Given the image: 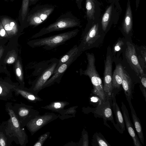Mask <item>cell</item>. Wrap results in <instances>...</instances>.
<instances>
[{"mask_svg": "<svg viewBox=\"0 0 146 146\" xmlns=\"http://www.w3.org/2000/svg\"><path fill=\"white\" fill-rule=\"evenodd\" d=\"M50 132H47L41 135L38 141L34 145V146H41L49 135Z\"/></svg>", "mask_w": 146, "mask_h": 146, "instance_id": "obj_29", "label": "cell"}, {"mask_svg": "<svg viewBox=\"0 0 146 146\" xmlns=\"http://www.w3.org/2000/svg\"><path fill=\"white\" fill-rule=\"evenodd\" d=\"M98 100H99L100 101V99L98 97V98L95 97H92V98H91V101L93 102H96Z\"/></svg>", "mask_w": 146, "mask_h": 146, "instance_id": "obj_38", "label": "cell"}, {"mask_svg": "<svg viewBox=\"0 0 146 146\" xmlns=\"http://www.w3.org/2000/svg\"><path fill=\"white\" fill-rule=\"evenodd\" d=\"M125 55L128 62L137 74L141 76H143V71L138 61L135 47L132 44L127 43Z\"/></svg>", "mask_w": 146, "mask_h": 146, "instance_id": "obj_13", "label": "cell"}, {"mask_svg": "<svg viewBox=\"0 0 146 146\" xmlns=\"http://www.w3.org/2000/svg\"><path fill=\"white\" fill-rule=\"evenodd\" d=\"M55 6L49 4L37 5L29 11L27 15V26L37 27L44 22L54 11Z\"/></svg>", "mask_w": 146, "mask_h": 146, "instance_id": "obj_6", "label": "cell"}, {"mask_svg": "<svg viewBox=\"0 0 146 146\" xmlns=\"http://www.w3.org/2000/svg\"><path fill=\"white\" fill-rule=\"evenodd\" d=\"M76 108V107H74L69 108L68 109H67L66 110H64L60 113L61 114H74V113H75L76 112L75 109Z\"/></svg>", "mask_w": 146, "mask_h": 146, "instance_id": "obj_33", "label": "cell"}, {"mask_svg": "<svg viewBox=\"0 0 146 146\" xmlns=\"http://www.w3.org/2000/svg\"><path fill=\"white\" fill-rule=\"evenodd\" d=\"M5 106L10 118L1 124L7 134L17 144L25 146L28 141V136L13 110L12 103L7 102Z\"/></svg>", "mask_w": 146, "mask_h": 146, "instance_id": "obj_1", "label": "cell"}, {"mask_svg": "<svg viewBox=\"0 0 146 146\" xmlns=\"http://www.w3.org/2000/svg\"><path fill=\"white\" fill-rule=\"evenodd\" d=\"M72 1L75 0V3L79 9H81L82 8V3L83 0H72Z\"/></svg>", "mask_w": 146, "mask_h": 146, "instance_id": "obj_34", "label": "cell"}, {"mask_svg": "<svg viewBox=\"0 0 146 146\" xmlns=\"http://www.w3.org/2000/svg\"></svg>", "mask_w": 146, "mask_h": 146, "instance_id": "obj_43", "label": "cell"}, {"mask_svg": "<svg viewBox=\"0 0 146 146\" xmlns=\"http://www.w3.org/2000/svg\"><path fill=\"white\" fill-rule=\"evenodd\" d=\"M15 60V58L13 56L9 57L7 60V62L9 64H11L14 63Z\"/></svg>", "mask_w": 146, "mask_h": 146, "instance_id": "obj_36", "label": "cell"}, {"mask_svg": "<svg viewBox=\"0 0 146 146\" xmlns=\"http://www.w3.org/2000/svg\"><path fill=\"white\" fill-rule=\"evenodd\" d=\"M131 81L129 75L124 71L122 85L128 102L131 101L132 97Z\"/></svg>", "mask_w": 146, "mask_h": 146, "instance_id": "obj_24", "label": "cell"}, {"mask_svg": "<svg viewBox=\"0 0 146 146\" xmlns=\"http://www.w3.org/2000/svg\"><path fill=\"white\" fill-rule=\"evenodd\" d=\"M92 144L93 146H110L101 133L97 132L95 133L93 135Z\"/></svg>", "mask_w": 146, "mask_h": 146, "instance_id": "obj_28", "label": "cell"}, {"mask_svg": "<svg viewBox=\"0 0 146 146\" xmlns=\"http://www.w3.org/2000/svg\"><path fill=\"white\" fill-rule=\"evenodd\" d=\"M105 35L102 28L100 18L93 23H87L78 46L79 50L83 52L98 46L103 41Z\"/></svg>", "mask_w": 146, "mask_h": 146, "instance_id": "obj_2", "label": "cell"}, {"mask_svg": "<svg viewBox=\"0 0 146 146\" xmlns=\"http://www.w3.org/2000/svg\"><path fill=\"white\" fill-rule=\"evenodd\" d=\"M13 141V139L7 134L3 125L0 124V146H10Z\"/></svg>", "mask_w": 146, "mask_h": 146, "instance_id": "obj_27", "label": "cell"}, {"mask_svg": "<svg viewBox=\"0 0 146 146\" xmlns=\"http://www.w3.org/2000/svg\"><path fill=\"white\" fill-rule=\"evenodd\" d=\"M21 66L20 65L19 66H18L16 68V73L17 76L19 78L21 82H23V73L21 68Z\"/></svg>", "mask_w": 146, "mask_h": 146, "instance_id": "obj_31", "label": "cell"}, {"mask_svg": "<svg viewBox=\"0 0 146 146\" xmlns=\"http://www.w3.org/2000/svg\"><path fill=\"white\" fill-rule=\"evenodd\" d=\"M82 52L79 50L78 45H74L58 59V65L55 69L61 64L68 61L73 60L74 61Z\"/></svg>", "mask_w": 146, "mask_h": 146, "instance_id": "obj_19", "label": "cell"}, {"mask_svg": "<svg viewBox=\"0 0 146 146\" xmlns=\"http://www.w3.org/2000/svg\"><path fill=\"white\" fill-rule=\"evenodd\" d=\"M110 3H111L113 0H107Z\"/></svg>", "mask_w": 146, "mask_h": 146, "instance_id": "obj_41", "label": "cell"}, {"mask_svg": "<svg viewBox=\"0 0 146 146\" xmlns=\"http://www.w3.org/2000/svg\"><path fill=\"white\" fill-rule=\"evenodd\" d=\"M133 18L130 0H127L126 8L122 23V29L127 35L130 33L133 29Z\"/></svg>", "mask_w": 146, "mask_h": 146, "instance_id": "obj_17", "label": "cell"}, {"mask_svg": "<svg viewBox=\"0 0 146 146\" xmlns=\"http://www.w3.org/2000/svg\"><path fill=\"white\" fill-rule=\"evenodd\" d=\"M13 110L23 127L33 118L39 114V112L32 106L21 103L12 105Z\"/></svg>", "mask_w": 146, "mask_h": 146, "instance_id": "obj_9", "label": "cell"}, {"mask_svg": "<svg viewBox=\"0 0 146 146\" xmlns=\"http://www.w3.org/2000/svg\"><path fill=\"white\" fill-rule=\"evenodd\" d=\"M101 104L103 105L102 106L103 108L102 111L104 123L106 121H110L116 128V124L113 119L111 108L110 106V102L106 98L105 101L102 103Z\"/></svg>", "mask_w": 146, "mask_h": 146, "instance_id": "obj_25", "label": "cell"}, {"mask_svg": "<svg viewBox=\"0 0 146 146\" xmlns=\"http://www.w3.org/2000/svg\"><path fill=\"white\" fill-rule=\"evenodd\" d=\"M115 0V2H116V3H119V1L120 0Z\"/></svg>", "mask_w": 146, "mask_h": 146, "instance_id": "obj_42", "label": "cell"}, {"mask_svg": "<svg viewBox=\"0 0 146 146\" xmlns=\"http://www.w3.org/2000/svg\"><path fill=\"white\" fill-rule=\"evenodd\" d=\"M58 117L53 113H45L42 115L38 114L31 119L25 126L33 135L40 128Z\"/></svg>", "mask_w": 146, "mask_h": 146, "instance_id": "obj_10", "label": "cell"}, {"mask_svg": "<svg viewBox=\"0 0 146 146\" xmlns=\"http://www.w3.org/2000/svg\"><path fill=\"white\" fill-rule=\"evenodd\" d=\"M74 62L73 60L68 61L59 66L45 83L43 88L50 86L55 83H59L65 72Z\"/></svg>", "mask_w": 146, "mask_h": 146, "instance_id": "obj_15", "label": "cell"}, {"mask_svg": "<svg viewBox=\"0 0 146 146\" xmlns=\"http://www.w3.org/2000/svg\"><path fill=\"white\" fill-rule=\"evenodd\" d=\"M111 95L112 108L117 123L116 128L120 133H122L125 130V125L123 115L116 102L115 95L113 94H111Z\"/></svg>", "mask_w": 146, "mask_h": 146, "instance_id": "obj_16", "label": "cell"}, {"mask_svg": "<svg viewBox=\"0 0 146 146\" xmlns=\"http://www.w3.org/2000/svg\"><path fill=\"white\" fill-rule=\"evenodd\" d=\"M112 60L110 55L107 56L105 63L103 88L106 94L110 96L113 88L112 84Z\"/></svg>", "mask_w": 146, "mask_h": 146, "instance_id": "obj_12", "label": "cell"}, {"mask_svg": "<svg viewBox=\"0 0 146 146\" xmlns=\"http://www.w3.org/2000/svg\"><path fill=\"white\" fill-rule=\"evenodd\" d=\"M82 27L80 20L71 12H68L61 15L54 23L42 28L32 38H37L53 32Z\"/></svg>", "mask_w": 146, "mask_h": 146, "instance_id": "obj_3", "label": "cell"}, {"mask_svg": "<svg viewBox=\"0 0 146 146\" xmlns=\"http://www.w3.org/2000/svg\"><path fill=\"white\" fill-rule=\"evenodd\" d=\"M82 146H88L89 139L87 132L84 129H83L82 132Z\"/></svg>", "mask_w": 146, "mask_h": 146, "instance_id": "obj_30", "label": "cell"}, {"mask_svg": "<svg viewBox=\"0 0 146 146\" xmlns=\"http://www.w3.org/2000/svg\"><path fill=\"white\" fill-rule=\"evenodd\" d=\"M124 70L122 66H116L112 76V84L113 88L119 89L122 85V78Z\"/></svg>", "mask_w": 146, "mask_h": 146, "instance_id": "obj_23", "label": "cell"}, {"mask_svg": "<svg viewBox=\"0 0 146 146\" xmlns=\"http://www.w3.org/2000/svg\"><path fill=\"white\" fill-rule=\"evenodd\" d=\"M144 76V75H143ZM141 76V82L144 89L146 88V78L145 76Z\"/></svg>", "mask_w": 146, "mask_h": 146, "instance_id": "obj_35", "label": "cell"}, {"mask_svg": "<svg viewBox=\"0 0 146 146\" xmlns=\"http://www.w3.org/2000/svg\"><path fill=\"white\" fill-rule=\"evenodd\" d=\"M58 60V59L56 58H53L50 60L48 64L43 68V70L38 75L32 87L29 89L31 91L38 94V93L43 89L44 84L55 71Z\"/></svg>", "mask_w": 146, "mask_h": 146, "instance_id": "obj_8", "label": "cell"}, {"mask_svg": "<svg viewBox=\"0 0 146 146\" xmlns=\"http://www.w3.org/2000/svg\"><path fill=\"white\" fill-rule=\"evenodd\" d=\"M69 104L68 102H66L56 101L42 108L60 113L64 110V107Z\"/></svg>", "mask_w": 146, "mask_h": 146, "instance_id": "obj_26", "label": "cell"}, {"mask_svg": "<svg viewBox=\"0 0 146 146\" xmlns=\"http://www.w3.org/2000/svg\"><path fill=\"white\" fill-rule=\"evenodd\" d=\"M121 108L125 125L128 132L133 139L134 145L135 146H142L130 119L128 110L123 102H121Z\"/></svg>", "mask_w": 146, "mask_h": 146, "instance_id": "obj_14", "label": "cell"}, {"mask_svg": "<svg viewBox=\"0 0 146 146\" xmlns=\"http://www.w3.org/2000/svg\"><path fill=\"white\" fill-rule=\"evenodd\" d=\"M124 44V42L121 40H118L114 45L113 50L115 52L119 51L121 48V47Z\"/></svg>", "mask_w": 146, "mask_h": 146, "instance_id": "obj_32", "label": "cell"}, {"mask_svg": "<svg viewBox=\"0 0 146 146\" xmlns=\"http://www.w3.org/2000/svg\"><path fill=\"white\" fill-rule=\"evenodd\" d=\"M29 1V0H22L21 8L19 11L18 19L22 27H28L27 19L30 10Z\"/></svg>", "mask_w": 146, "mask_h": 146, "instance_id": "obj_22", "label": "cell"}, {"mask_svg": "<svg viewBox=\"0 0 146 146\" xmlns=\"http://www.w3.org/2000/svg\"><path fill=\"white\" fill-rule=\"evenodd\" d=\"M140 0H136L135 1V4H136V10H137L139 3Z\"/></svg>", "mask_w": 146, "mask_h": 146, "instance_id": "obj_39", "label": "cell"}, {"mask_svg": "<svg viewBox=\"0 0 146 146\" xmlns=\"http://www.w3.org/2000/svg\"><path fill=\"white\" fill-rule=\"evenodd\" d=\"M15 0H4L5 1L7 2H12Z\"/></svg>", "mask_w": 146, "mask_h": 146, "instance_id": "obj_40", "label": "cell"}, {"mask_svg": "<svg viewBox=\"0 0 146 146\" xmlns=\"http://www.w3.org/2000/svg\"><path fill=\"white\" fill-rule=\"evenodd\" d=\"M79 31V29H76L47 37L36 38L31 41V44L33 47H42L46 50H50L64 44L76 36Z\"/></svg>", "mask_w": 146, "mask_h": 146, "instance_id": "obj_5", "label": "cell"}, {"mask_svg": "<svg viewBox=\"0 0 146 146\" xmlns=\"http://www.w3.org/2000/svg\"><path fill=\"white\" fill-rule=\"evenodd\" d=\"M40 0H29V7L35 4Z\"/></svg>", "mask_w": 146, "mask_h": 146, "instance_id": "obj_37", "label": "cell"}, {"mask_svg": "<svg viewBox=\"0 0 146 146\" xmlns=\"http://www.w3.org/2000/svg\"><path fill=\"white\" fill-rule=\"evenodd\" d=\"M13 91L15 92V95H21L27 100L32 102L36 103L42 100L38 96V94L35 93L29 89L14 87Z\"/></svg>", "mask_w": 146, "mask_h": 146, "instance_id": "obj_18", "label": "cell"}, {"mask_svg": "<svg viewBox=\"0 0 146 146\" xmlns=\"http://www.w3.org/2000/svg\"><path fill=\"white\" fill-rule=\"evenodd\" d=\"M0 21L5 31L9 33H15L18 31L17 21L7 16L0 17Z\"/></svg>", "mask_w": 146, "mask_h": 146, "instance_id": "obj_20", "label": "cell"}, {"mask_svg": "<svg viewBox=\"0 0 146 146\" xmlns=\"http://www.w3.org/2000/svg\"><path fill=\"white\" fill-rule=\"evenodd\" d=\"M106 7L100 18L102 28L106 33L110 29L113 24H117L122 11V8L119 3L115 0Z\"/></svg>", "mask_w": 146, "mask_h": 146, "instance_id": "obj_7", "label": "cell"}, {"mask_svg": "<svg viewBox=\"0 0 146 146\" xmlns=\"http://www.w3.org/2000/svg\"><path fill=\"white\" fill-rule=\"evenodd\" d=\"M101 5L98 0H85V18L87 23H93L100 18Z\"/></svg>", "mask_w": 146, "mask_h": 146, "instance_id": "obj_11", "label": "cell"}, {"mask_svg": "<svg viewBox=\"0 0 146 146\" xmlns=\"http://www.w3.org/2000/svg\"><path fill=\"white\" fill-rule=\"evenodd\" d=\"M131 110L132 118L133 125L140 142L143 145L144 144V137L142 127L139 118L137 117L135 110L131 104V101L128 102Z\"/></svg>", "mask_w": 146, "mask_h": 146, "instance_id": "obj_21", "label": "cell"}, {"mask_svg": "<svg viewBox=\"0 0 146 146\" xmlns=\"http://www.w3.org/2000/svg\"><path fill=\"white\" fill-rule=\"evenodd\" d=\"M88 60L86 68L84 70H80V74L88 76L90 79L93 87V93L98 97L100 101L99 105L106 99V94L104 91L102 80L95 66V58L92 53H86Z\"/></svg>", "mask_w": 146, "mask_h": 146, "instance_id": "obj_4", "label": "cell"}]
</instances>
